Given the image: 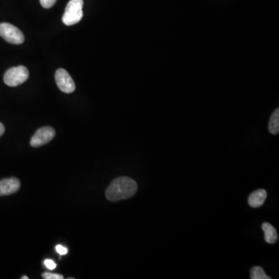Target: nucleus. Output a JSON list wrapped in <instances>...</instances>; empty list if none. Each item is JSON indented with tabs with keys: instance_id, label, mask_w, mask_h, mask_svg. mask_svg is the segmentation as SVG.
I'll return each mask as SVG.
<instances>
[{
	"instance_id": "f257e3e1",
	"label": "nucleus",
	"mask_w": 279,
	"mask_h": 279,
	"mask_svg": "<svg viewBox=\"0 0 279 279\" xmlns=\"http://www.w3.org/2000/svg\"><path fill=\"white\" fill-rule=\"evenodd\" d=\"M137 191V184L134 180L127 176L119 177L112 182L106 190V197L110 202L131 198Z\"/></svg>"
},
{
	"instance_id": "f03ea898",
	"label": "nucleus",
	"mask_w": 279,
	"mask_h": 279,
	"mask_svg": "<svg viewBox=\"0 0 279 279\" xmlns=\"http://www.w3.org/2000/svg\"><path fill=\"white\" fill-rule=\"evenodd\" d=\"M83 0H70L62 17L65 25H75L80 22L83 17Z\"/></svg>"
},
{
	"instance_id": "7ed1b4c3",
	"label": "nucleus",
	"mask_w": 279,
	"mask_h": 279,
	"mask_svg": "<svg viewBox=\"0 0 279 279\" xmlns=\"http://www.w3.org/2000/svg\"><path fill=\"white\" fill-rule=\"evenodd\" d=\"M29 72L26 67L17 66L10 68L4 75V83L10 87H16L28 79Z\"/></svg>"
},
{
	"instance_id": "20e7f679",
	"label": "nucleus",
	"mask_w": 279,
	"mask_h": 279,
	"mask_svg": "<svg viewBox=\"0 0 279 279\" xmlns=\"http://www.w3.org/2000/svg\"><path fill=\"white\" fill-rule=\"evenodd\" d=\"M0 37L13 45H21L24 42V35L17 27L8 23L0 24Z\"/></svg>"
},
{
	"instance_id": "39448f33",
	"label": "nucleus",
	"mask_w": 279,
	"mask_h": 279,
	"mask_svg": "<svg viewBox=\"0 0 279 279\" xmlns=\"http://www.w3.org/2000/svg\"><path fill=\"white\" fill-rule=\"evenodd\" d=\"M55 136V130L51 127H42L37 130L30 140V145L33 148H39L49 143Z\"/></svg>"
},
{
	"instance_id": "423d86ee",
	"label": "nucleus",
	"mask_w": 279,
	"mask_h": 279,
	"mask_svg": "<svg viewBox=\"0 0 279 279\" xmlns=\"http://www.w3.org/2000/svg\"><path fill=\"white\" fill-rule=\"evenodd\" d=\"M57 86L65 93H72L75 90V85L71 75L63 68L57 70L55 73Z\"/></svg>"
},
{
	"instance_id": "0eeeda50",
	"label": "nucleus",
	"mask_w": 279,
	"mask_h": 279,
	"mask_svg": "<svg viewBox=\"0 0 279 279\" xmlns=\"http://www.w3.org/2000/svg\"><path fill=\"white\" fill-rule=\"evenodd\" d=\"M21 189V182L16 178H6L0 182V196L10 195Z\"/></svg>"
},
{
	"instance_id": "6e6552de",
	"label": "nucleus",
	"mask_w": 279,
	"mask_h": 279,
	"mask_svg": "<svg viewBox=\"0 0 279 279\" xmlns=\"http://www.w3.org/2000/svg\"><path fill=\"white\" fill-rule=\"evenodd\" d=\"M267 198V192L265 189H257L250 195L248 204L252 208H258L263 206Z\"/></svg>"
},
{
	"instance_id": "1a4fd4ad",
	"label": "nucleus",
	"mask_w": 279,
	"mask_h": 279,
	"mask_svg": "<svg viewBox=\"0 0 279 279\" xmlns=\"http://www.w3.org/2000/svg\"><path fill=\"white\" fill-rule=\"evenodd\" d=\"M262 230L265 233V242L270 244H274L277 242L278 236L275 228L271 224L269 223H264L262 224Z\"/></svg>"
},
{
	"instance_id": "9d476101",
	"label": "nucleus",
	"mask_w": 279,
	"mask_h": 279,
	"mask_svg": "<svg viewBox=\"0 0 279 279\" xmlns=\"http://www.w3.org/2000/svg\"><path fill=\"white\" fill-rule=\"evenodd\" d=\"M268 130L273 135L278 134L279 133V110L276 109L270 118L268 124Z\"/></svg>"
},
{
	"instance_id": "9b49d317",
	"label": "nucleus",
	"mask_w": 279,
	"mask_h": 279,
	"mask_svg": "<svg viewBox=\"0 0 279 279\" xmlns=\"http://www.w3.org/2000/svg\"><path fill=\"white\" fill-rule=\"evenodd\" d=\"M251 279H271L270 276L267 275L262 267H253L251 269Z\"/></svg>"
},
{
	"instance_id": "f8f14e48",
	"label": "nucleus",
	"mask_w": 279,
	"mask_h": 279,
	"mask_svg": "<svg viewBox=\"0 0 279 279\" xmlns=\"http://www.w3.org/2000/svg\"><path fill=\"white\" fill-rule=\"evenodd\" d=\"M42 277L45 279H63L64 276L62 274H54V273L45 272L42 274Z\"/></svg>"
},
{
	"instance_id": "ddd939ff",
	"label": "nucleus",
	"mask_w": 279,
	"mask_h": 279,
	"mask_svg": "<svg viewBox=\"0 0 279 279\" xmlns=\"http://www.w3.org/2000/svg\"><path fill=\"white\" fill-rule=\"evenodd\" d=\"M41 4L45 9H50L56 4L57 0H40Z\"/></svg>"
},
{
	"instance_id": "4468645a",
	"label": "nucleus",
	"mask_w": 279,
	"mask_h": 279,
	"mask_svg": "<svg viewBox=\"0 0 279 279\" xmlns=\"http://www.w3.org/2000/svg\"><path fill=\"white\" fill-rule=\"evenodd\" d=\"M45 265L46 266V268H48L49 270L55 269L56 267H57L55 262H54V261L51 260V259H47V260H45Z\"/></svg>"
},
{
	"instance_id": "2eb2a0df",
	"label": "nucleus",
	"mask_w": 279,
	"mask_h": 279,
	"mask_svg": "<svg viewBox=\"0 0 279 279\" xmlns=\"http://www.w3.org/2000/svg\"><path fill=\"white\" fill-rule=\"evenodd\" d=\"M56 251L60 255H65L68 253V249L65 247L62 246L61 244H58L56 246Z\"/></svg>"
},
{
	"instance_id": "dca6fc26",
	"label": "nucleus",
	"mask_w": 279,
	"mask_h": 279,
	"mask_svg": "<svg viewBox=\"0 0 279 279\" xmlns=\"http://www.w3.org/2000/svg\"><path fill=\"white\" fill-rule=\"evenodd\" d=\"M4 132H5V127H4L2 123H0V136L4 134Z\"/></svg>"
},
{
	"instance_id": "f3484780",
	"label": "nucleus",
	"mask_w": 279,
	"mask_h": 279,
	"mask_svg": "<svg viewBox=\"0 0 279 279\" xmlns=\"http://www.w3.org/2000/svg\"><path fill=\"white\" fill-rule=\"evenodd\" d=\"M21 279H28L27 276H24V277H21Z\"/></svg>"
}]
</instances>
